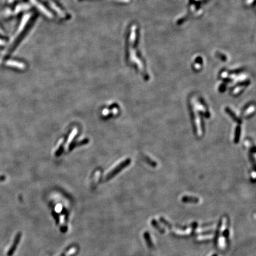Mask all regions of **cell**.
<instances>
[{
    "label": "cell",
    "instance_id": "obj_1",
    "mask_svg": "<svg viewBox=\"0 0 256 256\" xmlns=\"http://www.w3.org/2000/svg\"><path fill=\"white\" fill-rule=\"evenodd\" d=\"M21 237V234L20 232L18 233V234L16 235V236H15V238H14L13 244H12V245H11V248L9 249V250H8V253H7V255H8V256H11L13 255V253H14L15 250H16V248H17V245L18 244L19 242L20 241Z\"/></svg>",
    "mask_w": 256,
    "mask_h": 256
},
{
    "label": "cell",
    "instance_id": "obj_2",
    "mask_svg": "<svg viewBox=\"0 0 256 256\" xmlns=\"http://www.w3.org/2000/svg\"><path fill=\"white\" fill-rule=\"evenodd\" d=\"M8 66H11V67H16L18 68H23V64L17 62L15 61H8L6 64Z\"/></svg>",
    "mask_w": 256,
    "mask_h": 256
},
{
    "label": "cell",
    "instance_id": "obj_3",
    "mask_svg": "<svg viewBox=\"0 0 256 256\" xmlns=\"http://www.w3.org/2000/svg\"><path fill=\"white\" fill-rule=\"evenodd\" d=\"M183 201L185 202H198V199L191 197H184L183 198Z\"/></svg>",
    "mask_w": 256,
    "mask_h": 256
},
{
    "label": "cell",
    "instance_id": "obj_4",
    "mask_svg": "<svg viewBox=\"0 0 256 256\" xmlns=\"http://www.w3.org/2000/svg\"><path fill=\"white\" fill-rule=\"evenodd\" d=\"M5 179V177L4 176H0V181H3Z\"/></svg>",
    "mask_w": 256,
    "mask_h": 256
},
{
    "label": "cell",
    "instance_id": "obj_5",
    "mask_svg": "<svg viewBox=\"0 0 256 256\" xmlns=\"http://www.w3.org/2000/svg\"><path fill=\"white\" fill-rule=\"evenodd\" d=\"M4 44V43H3V42H2V41H1V40H0V45H1V44Z\"/></svg>",
    "mask_w": 256,
    "mask_h": 256
},
{
    "label": "cell",
    "instance_id": "obj_6",
    "mask_svg": "<svg viewBox=\"0 0 256 256\" xmlns=\"http://www.w3.org/2000/svg\"><path fill=\"white\" fill-rule=\"evenodd\" d=\"M216 256V255H215V256Z\"/></svg>",
    "mask_w": 256,
    "mask_h": 256
}]
</instances>
